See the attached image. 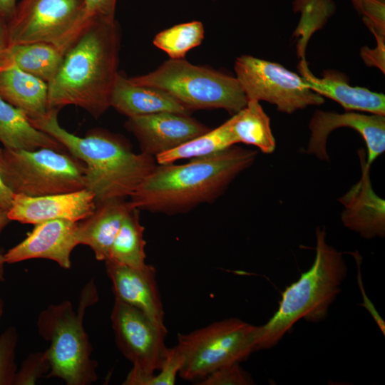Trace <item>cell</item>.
<instances>
[{"instance_id": "cell-1", "label": "cell", "mask_w": 385, "mask_h": 385, "mask_svg": "<svg viewBox=\"0 0 385 385\" xmlns=\"http://www.w3.org/2000/svg\"><path fill=\"white\" fill-rule=\"evenodd\" d=\"M120 37L115 19H96L89 23L48 83V110L75 106L94 118L107 111L118 74Z\"/></svg>"}, {"instance_id": "cell-2", "label": "cell", "mask_w": 385, "mask_h": 385, "mask_svg": "<svg viewBox=\"0 0 385 385\" xmlns=\"http://www.w3.org/2000/svg\"><path fill=\"white\" fill-rule=\"evenodd\" d=\"M257 154L255 150L234 145L185 164H158L130 201L139 210L170 215L187 212L221 196L254 163Z\"/></svg>"}, {"instance_id": "cell-3", "label": "cell", "mask_w": 385, "mask_h": 385, "mask_svg": "<svg viewBox=\"0 0 385 385\" xmlns=\"http://www.w3.org/2000/svg\"><path fill=\"white\" fill-rule=\"evenodd\" d=\"M58 111L49 109L44 116L29 120L83 163L86 188L93 193L96 204L130 197L156 167L155 158L134 153L119 135L100 128L88 130L83 137L69 133L59 125Z\"/></svg>"}, {"instance_id": "cell-4", "label": "cell", "mask_w": 385, "mask_h": 385, "mask_svg": "<svg viewBox=\"0 0 385 385\" xmlns=\"http://www.w3.org/2000/svg\"><path fill=\"white\" fill-rule=\"evenodd\" d=\"M316 255L311 267L282 293L277 310L260 326L257 351L270 349L299 319L319 322L327 317L331 304L347 274L342 253L328 245L325 229L317 228Z\"/></svg>"}, {"instance_id": "cell-5", "label": "cell", "mask_w": 385, "mask_h": 385, "mask_svg": "<svg viewBox=\"0 0 385 385\" xmlns=\"http://www.w3.org/2000/svg\"><path fill=\"white\" fill-rule=\"evenodd\" d=\"M97 300L92 279L82 292L78 313L65 300L48 305L38 315V332L50 343L46 350L51 365L46 376L60 379L67 385H90L97 380L98 364L91 358L92 346L83 323L86 309Z\"/></svg>"}, {"instance_id": "cell-6", "label": "cell", "mask_w": 385, "mask_h": 385, "mask_svg": "<svg viewBox=\"0 0 385 385\" xmlns=\"http://www.w3.org/2000/svg\"><path fill=\"white\" fill-rule=\"evenodd\" d=\"M128 78L167 92L190 110L223 108L235 114L248 101L237 78L183 58H170L153 72Z\"/></svg>"}, {"instance_id": "cell-7", "label": "cell", "mask_w": 385, "mask_h": 385, "mask_svg": "<svg viewBox=\"0 0 385 385\" xmlns=\"http://www.w3.org/2000/svg\"><path fill=\"white\" fill-rule=\"evenodd\" d=\"M260 326L229 318L186 334H178L174 346L182 364L179 375L202 379L215 370L247 359L257 351Z\"/></svg>"}, {"instance_id": "cell-8", "label": "cell", "mask_w": 385, "mask_h": 385, "mask_svg": "<svg viewBox=\"0 0 385 385\" xmlns=\"http://www.w3.org/2000/svg\"><path fill=\"white\" fill-rule=\"evenodd\" d=\"M2 179L14 194L41 196L86 188L83 163L67 151L3 148Z\"/></svg>"}, {"instance_id": "cell-9", "label": "cell", "mask_w": 385, "mask_h": 385, "mask_svg": "<svg viewBox=\"0 0 385 385\" xmlns=\"http://www.w3.org/2000/svg\"><path fill=\"white\" fill-rule=\"evenodd\" d=\"M92 20L84 0H21L7 22L9 43H46L66 53Z\"/></svg>"}, {"instance_id": "cell-10", "label": "cell", "mask_w": 385, "mask_h": 385, "mask_svg": "<svg viewBox=\"0 0 385 385\" xmlns=\"http://www.w3.org/2000/svg\"><path fill=\"white\" fill-rule=\"evenodd\" d=\"M116 344L133 364L123 384L148 385L169 354L167 329L139 309L115 300L111 314Z\"/></svg>"}, {"instance_id": "cell-11", "label": "cell", "mask_w": 385, "mask_h": 385, "mask_svg": "<svg viewBox=\"0 0 385 385\" xmlns=\"http://www.w3.org/2000/svg\"><path fill=\"white\" fill-rule=\"evenodd\" d=\"M235 70L248 100L269 102L280 112L292 113L324 101L302 76L280 64L243 55L236 60Z\"/></svg>"}, {"instance_id": "cell-12", "label": "cell", "mask_w": 385, "mask_h": 385, "mask_svg": "<svg viewBox=\"0 0 385 385\" xmlns=\"http://www.w3.org/2000/svg\"><path fill=\"white\" fill-rule=\"evenodd\" d=\"M342 127L351 128L361 135L366 146V163L369 167L384 153V115L351 111L338 113L320 110L314 112L309 121L311 135L305 153L320 160L329 161L327 138L333 130Z\"/></svg>"}, {"instance_id": "cell-13", "label": "cell", "mask_w": 385, "mask_h": 385, "mask_svg": "<svg viewBox=\"0 0 385 385\" xmlns=\"http://www.w3.org/2000/svg\"><path fill=\"white\" fill-rule=\"evenodd\" d=\"M125 127L138 140L141 153L153 158L210 130L190 115L170 112L128 118Z\"/></svg>"}, {"instance_id": "cell-14", "label": "cell", "mask_w": 385, "mask_h": 385, "mask_svg": "<svg viewBox=\"0 0 385 385\" xmlns=\"http://www.w3.org/2000/svg\"><path fill=\"white\" fill-rule=\"evenodd\" d=\"M96 206L95 195L89 190L26 196L14 194L7 211L11 221L36 225L53 220L80 222L88 217Z\"/></svg>"}, {"instance_id": "cell-15", "label": "cell", "mask_w": 385, "mask_h": 385, "mask_svg": "<svg viewBox=\"0 0 385 385\" xmlns=\"http://www.w3.org/2000/svg\"><path fill=\"white\" fill-rule=\"evenodd\" d=\"M78 222L53 220L35 225L23 241L3 255L5 262L14 264L31 259H46L63 269H70L72 251L78 245Z\"/></svg>"}, {"instance_id": "cell-16", "label": "cell", "mask_w": 385, "mask_h": 385, "mask_svg": "<svg viewBox=\"0 0 385 385\" xmlns=\"http://www.w3.org/2000/svg\"><path fill=\"white\" fill-rule=\"evenodd\" d=\"M361 175L360 180L338 201L344 206L343 225L365 239L383 237L385 235V201L374 192L363 149L358 152Z\"/></svg>"}, {"instance_id": "cell-17", "label": "cell", "mask_w": 385, "mask_h": 385, "mask_svg": "<svg viewBox=\"0 0 385 385\" xmlns=\"http://www.w3.org/2000/svg\"><path fill=\"white\" fill-rule=\"evenodd\" d=\"M105 262L115 299L133 307L153 320L164 323V311L153 266L137 268L112 260Z\"/></svg>"}, {"instance_id": "cell-18", "label": "cell", "mask_w": 385, "mask_h": 385, "mask_svg": "<svg viewBox=\"0 0 385 385\" xmlns=\"http://www.w3.org/2000/svg\"><path fill=\"white\" fill-rule=\"evenodd\" d=\"M299 70L311 90L337 102L345 110L385 115L384 94L351 86L347 77L337 71H324L322 77L318 78L311 73L305 59L301 60Z\"/></svg>"}, {"instance_id": "cell-19", "label": "cell", "mask_w": 385, "mask_h": 385, "mask_svg": "<svg viewBox=\"0 0 385 385\" xmlns=\"http://www.w3.org/2000/svg\"><path fill=\"white\" fill-rule=\"evenodd\" d=\"M135 208L125 198H115L96 204L93 212L78 222V245L89 247L99 261L108 259L111 245L128 213Z\"/></svg>"}, {"instance_id": "cell-20", "label": "cell", "mask_w": 385, "mask_h": 385, "mask_svg": "<svg viewBox=\"0 0 385 385\" xmlns=\"http://www.w3.org/2000/svg\"><path fill=\"white\" fill-rule=\"evenodd\" d=\"M110 106L128 118L163 112L190 115L191 110L167 92L132 83L118 73L111 92Z\"/></svg>"}, {"instance_id": "cell-21", "label": "cell", "mask_w": 385, "mask_h": 385, "mask_svg": "<svg viewBox=\"0 0 385 385\" xmlns=\"http://www.w3.org/2000/svg\"><path fill=\"white\" fill-rule=\"evenodd\" d=\"M48 83L16 67L0 70V96L22 111L29 120L48 111Z\"/></svg>"}, {"instance_id": "cell-22", "label": "cell", "mask_w": 385, "mask_h": 385, "mask_svg": "<svg viewBox=\"0 0 385 385\" xmlns=\"http://www.w3.org/2000/svg\"><path fill=\"white\" fill-rule=\"evenodd\" d=\"M0 143L9 150H35L51 148L67 151L50 135L37 129L27 115L0 96Z\"/></svg>"}, {"instance_id": "cell-23", "label": "cell", "mask_w": 385, "mask_h": 385, "mask_svg": "<svg viewBox=\"0 0 385 385\" xmlns=\"http://www.w3.org/2000/svg\"><path fill=\"white\" fill-rule=\"evenodd\" d=\"M64 55L63 51L50 43L11 44L5 52L0 70L16 67L48 83L58 73Z\"/></svg>"}, {"instance_id": "cell-24", "label": "cell", "mask_w": 385, "mask_h": 385, "mask_svg": "<svg viewBox=\"0 0 385 385\" xmlns=\"http://www.w3.org/2000/svg\"><path fill=\"white\" fill-rule=\"evenodd\" d=\"M233 115L232 133L236 143L254 145L266 154L274 151L276 142L270 120L259 101L248 100L246 106Z\"/></svg>"}, {"instance_id": "cell-25", "label": "cell", "mask_w": 385, "mask_h": 385, "mask_svg": "<svg viewBox=\"0 0 385 385\" xmlns=\"http://www.w3.org/2000/svg\"><path fill=\"white\" fill-rule=\"evenodd\" d=\"M234 115L217 128L195 137L170 150L157 155L158 165L173 163L183 159H193L226 150L236 144L232 133Z\"/></svg>"}, {"instance_id": "cell-26", "label": "cell", "mask_w": 385, "mask_h": 385, "mask_svg": "<svg viewBox=\"0 0 385 385\" xmlns=\"http://www.w3.org/2000/svg\"><path fill=\"white\" fill-rule=\"evenodd\" d=\"M143 232L139 210L134 208L123 222L111 245L108 259L132 267H145L147 264Z\"/></svg>"}, {"instance_id": "cell-27", "label": "cell", "mask_w": 385, "mask_h": 385, "mask_svg": "<svg viewBox=\"0 0 385 385\" xmlns=\"http://www.w3.org/2000/svg\"><path fill=\"white\" fill-rule=\"evenodd\" d=\"M204 34L203 25L200 21L180 24L158 33L153 44L170 58H183L188 51L202 43Z\"/></svg>"}, {"instance_id": "cell-28", "label": "cell", "mask_w": 385, "mask_h": 385, "mask_svg": "<svg viewBox=\"0 0 385 385\" xmlns=\"http://www.w3.org/2000/svg\"><path fill=\"white\" fill-rule=\"evenodd\" d=\"M294 11L301 13L299 24L294 34L301 36L298 43V53L302 59L311 35L321 29L335 10L332 0H294Z\"/></svg>"}, {"instance_id": "cell-29", "label": "cell", "mask_w": 385, "mask_h": 385, "mask_svg": "<svg viewBox=\"0 0 385 385\" xmlns=\"http://www.w3.org/2000/svg\"><path fill=\"white\" fill-rule=\"evenodd\" d=\"M18 340V332L14 326L0 334V385H14L18 370L16 363Z\"/></svg>"}, {"instance_id": "cell-30", "label": "cell", "mask_w": 385, "mask_h": 385, "mask_svg": "<svg viewBox=\"0 0 385 385\" xmlns=\"http://www.w3.org/2000/svg\"><path fill=\"white\" fill-rule=\"evenodd\" d=\"M51 365L46 351L30 354L17 370L14 385H33L47 376Z\"/></svg>"}, {"instance_id": "cell-31", "label": "cell", "mask_w": 385, "mask_h": 385, "mask_svg": "<svg viewBox=\"0 0 385 385\" xmlns=\"http://www.w3.org/2000/svg\"><path fill=\"white\" fill-rule=\"evenodd\" d=\"M253 384L250 375L240 367L239 363L222 366L197 383L199 385H249Z\"/></svg>"}, {"instance_id": "cell-32", "label": "cell", "mask_w": 385, "mask_h": 385, "mask_svg": "<svg viewBox=\"0 0 385 385\" xmlns=\"http://www.w3.org/2000/svg\"><path fill=\"white\" fill-rule=\"evenodd\" d=\"M384 0H361L359 12L376 37H384Z\"/></svg>"}, {"instance_id": "cell-33", "label": "cell", "mask_w": 385, "mask_h": 385, "mask_svg": "<svg viewBox=\"0 0 385 385\" xmlns=\"http://www.w3.org/2000/svg\"><path fill=\"white\" fill-rule=\"evenodd\" d=\"M182 360L175 347L170 348L164 365L157 375L150 380L148 385H173L181 367Z\"/></svg>"}, {"instance_id": "cell-34", "label": "cell", "mask_w": 385, "mask_h": 385, "mask_svg": "<svg viewBox=\"0 0 385 385\" xmlns=\"http://www.w3.org/2000/svg\"><path fill=\"white\" fill-rule=\"evenodd\" d=\"M86 16L89 19H115L117 0H84Z\"/></svg>"}, {"instance_id": "cell-35", "label": "cell", "mask_w": 385, "mask_h": 385, "mask_svg": "<svg viewBox=\"0 0 385 385\" xmlns=\"http://www.w3.org/2000/svg\"><path fill=\"white\" fill-rule=\"evenodd\" d=\"M3 148H0V164L2 156ZM14 193L4 183L0 170V209L9 210L11 207Z\"/></svg>"}, {"instance_id": "cell-36", "label": "cell", "mask_w": 385, "mask_h": 385, "mask_svg": "<svg viewBox=\"0 0 385 385\" xmlns=\"http://www.w3.org/2000/svg\"><path fill=\"white\" fill-rule=\"evenodd\" d=\"M9 45L7 21L0 16V67Z\"/></svg>"}, {"instance_id": "cell-37", "label": "cell", "mask_w": 385, "mask_h": 385, "mask_svg": "<svg viewBox=\"0 0 385 385\" xmlns=\"http://www.w3.org/2000/svg\"><path fill=\"white\" fill-rule=\"evenodd\" d=\"M16 5V0H0V16L8 22L13 16Z\"/></svg>"}, {"instance_id": "cell-38", "label": "cell", "mask_w": 385, "mask_h": 385, "mask_svg": "<svg viewBox=\"0 0 385 385\" xmlns=\"http://www.w3.org/2000/svg\"><path fill=\"white\" fill-rule=\"evenodd\" d=\"M10 222L7 210L0 209V235Z\"/></svg>"}, {"instance_id": "cell-39", "label": "cell", "mask_w": 385, "mask_h": 385, "mask_svg": "<svg viewBox=\"0 0 385 385\" xmlns=\"http://www.w3.org/2000/svg\"><path fill=\"white\" fill-rule=\"evenodd\" d=\"M5 264L6 262L4 258V255L0 254V282H3L5 280Z\"/></svg>"}, {"instance_id": "cell-40", "label": "cell", "mask_w": 385, "mask_h": 385, "mask_svg": "<svg viewBox=\"0 0 385 385\" xmlns=\"http://www.w3.org/2000/svg\"><path fill=\"white\" fill-rule=\"evenodd\" d=\"M356 9L359 11L361 0H351Z\"/></svg>"}, {"instance_id": "cell-41", "label": "cell", "mask_w": 385, "mask_h": 385, "mask_svg": "<svg viewBox=\"0 0 385 385\" xmlns=\"http://www.w3.org/2000/svg\"><path fill=\"white\" fill-rule=\"evenodd\" d=\"M4 302L3 299H1V297H0V322H1V317L4 314Z\"/></svg>"}]
</instances>
